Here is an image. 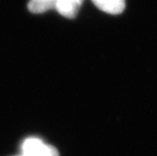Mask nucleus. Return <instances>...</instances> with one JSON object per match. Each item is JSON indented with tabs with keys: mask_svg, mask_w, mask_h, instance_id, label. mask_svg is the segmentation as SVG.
<instances>
[{
	"mask_svg": "<svg viewBox=\"0 0 157 156\" xmlns=\"http://www.w3.org/2000/svg\"><path fill=\"white\" fill-rule=\"evenodd\" d=\"M22 156H59V150L44 140L30 136L25 138L21 144Z\"/></svg>",
	"mask_w": 157,
	"mask_h": 156,
	"instance_id": "f257e3e1",
	"label": "nucleus"
},
{
	"mask_svg": "<svg viewBox=\"0 0 157 156\" xmlns=\"http://www.w3.org/2000/svg\"><path fill=\"white\" fill-rule=\"evenodd\" d=\"M84 0H58L55 9L61 16L75 18L82 6Z\"/></svg>",
	"mask_w": 157,
	"mask_h": 156,
	"instance_id": "f03ea898",
	"label": "nucleus"
},
{
	"mask_svg": "<svg viewBox=\"0 0 157 156\" xmlns=\"http://www.w3.org/2000/svg\"><path fill=\"white\" fill-rule=\"evenodd\" d=\"M94 5L102 11L118 15L125 9V0H91Z\"/></svg>",
	"mask_w": 157,
	"mask_h": 156,
	"instance_id": "7ed1b4c3",
	"label": "nucleus"
},
{
	"mask_svg": "<svg viewBox=\"0 0 157 156\" xmlns=\"http://www.w3.org/2000/svg\"><path fill=\"white\" fill-rule=\"evenodd\" d=\"M56 1L58 0H29L27 9L35 14L44 13L51 9H55Z\"/></svg>",
	"mask_w": 157,
	"mask_h": 156,
	"instance_id": "20e7f679",
	"label": "nucleus"
},
{
	"mask_svg": "<svg viewBox=\"0 0 157 156\" xmlns=\"http://www.w3.org/2000/svg\"><path fill=\"white\" fill-rule=\"evenodd\" d=\"M13 156H22L21 154H18V155H13Z\"/></svg>",
	"mask_w": 157,
	"mask_h": 156,
	"instance_id": "39448f33",
	"label": "nucleus"
}]
</instances>
